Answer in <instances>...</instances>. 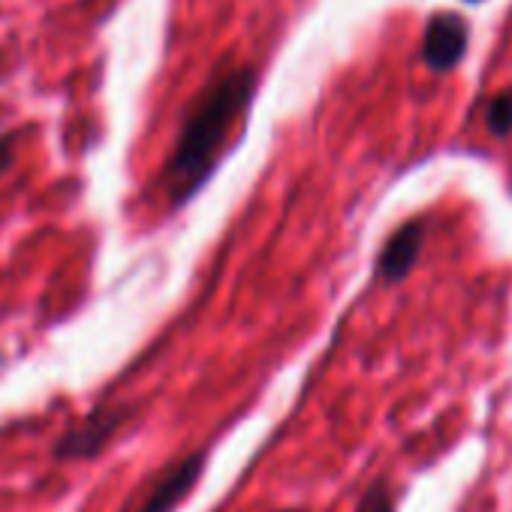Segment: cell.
Here are the masks:
<instances>
[{
	"mask_svg": "<svg viewBox=\"0 0 512 512\" xmlns=\"http://www.w3.org/2000/svg\"><path fill=\"white\" fill-rule=\"evenodd\" d=\"M467 4H479V0H467Z\"/></svg>",
	"mask_w": 512,
	"mask_h": 512,
	"instance_id": "9",
	"label": "cell"
},
{
	"mask_svg": "<svg viewBox=\"0 0 512 512\" xmlns=\"http://www.w3.org/2000/svg\"><path fill=\"white\" fill-rule=\"evenodd\" d=\"M13 163V148H10V139H0V172Z\"/></svg>",
	"mask_w": 512,
	"mask_h": 512,
	"instance_id": "8",
	"label": "cell"
},
{
	"mask_svg": "<svg viewBox=\"0 0 512 512\" xmlns=\"http://www.w3.org/2000/svg\"><path fill=\"white\" fill-rule=\"evenodd\" d=\"M467 43H470L467 19H461L458 13H437L428 19L422 37V61L431 73L446 76L464 61Z\"/></svg>",
	"mask_w": 512,
	"mask_h": 512,
	"instance_id": "2",
	"label": "cell"
},
{
	"mask_svg": "<svg viewBox=\"0 0 512 512\" xmlns=\"http://www.w3.org/2000/svg\"><path fill=\"white\" fill-rule=\"evenodd\" d=\"M398 509V497L392 494L389 482L386 479H377L365 488L356 512H395Z\"/></svg>",
	"mask_w": 512,
	"mask_h": 512,
	"instance_id": "7",
	"label": "cell"
},
{
	"mask_svg": "<svg viewBox=\"0 0 512 512\" xmlns=\"http://www.w3.org/2000/svg\"><path fill=\"white\" fill-rule=\"evenodd\" d=\"M208 464V452H193L187 458H181L178 464H172L148 491L145 503L136 512H172L190 491L193 485L202 479V470Z\"/></svg>",
	"mask_w": 512,
	"mask_h": 512,
	"instance_id": "4",
	"label": "cell"
},
{
	"mask_svg": "<svg viewBox=\"0 0 512 512\" xmlns=\"http://www.w3.org/2000/svg\"><path fill=\"white\" fill-rule=\"evenodd\" d=\"M425 232H428L425 220H407L389 235V241L383 244V250L377 256V272L386 284L395 287V284L407 281V275L413 272L419 253H422Z\"/></svg>",
	"mask_w": 512,
	"mask_h": 512,
	"instance_id": "3",
	"label": "cell"
},
{
	"mask_svg": "<svg viewBox=\"0 0 512 512\" xmlns=\"http://www.w3.org/2000/svg\"><path fill=\"white\" fill-rule=\"evenodd\" d=\"M256 85H260V76L253 67H235L223 70L193 100L175 139V151L163 169V190L172 208L190 202L214 175L229 136L256 97Z\"/></svg>",
	"mask_w": 512,
	"mask_h": 512,
	"instance_id": "1",
	"label": "cell"
},
{
	"mask_svg": "<svg viewBox=\"0 0 512 512\" xmlns=\"http://www.w3.org/2000/svg\"><path fill=\"white\" fill-rule=\"evenodd\" d=\"M124 416H127L124 407H100L79 428H73L67 437L58 440L55 455L58 458H91V455H97L109 443V437L121 428Z\"/></svg>",
	"mask_w": 512,
	"mask_h": 512,
	"instance_id": "5",
	"label": "cell"
},
{
	"mask_svg": "<svg viewBox=\"0 0 512 512\" xmlns=\"http://www.w3.org/2000/svg\"><path fill=\"white\" fill-rule=\"evenodd\" d=\"M485 127L494 139H506L512 133V88L500 91L485 109Z\"/></svg>",
	"mask_w": 512,
	"mask_h": 512,
	"instance_id": "6",
	"label": "cell"
}]
</instances>
